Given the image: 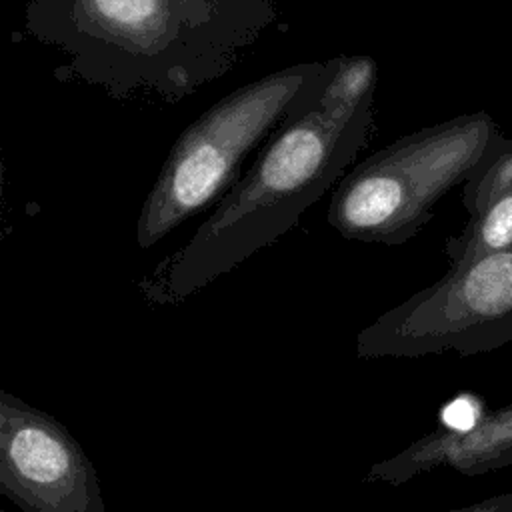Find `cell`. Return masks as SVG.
I'll use <instances>...</instances> for the list:
<instances>
[{
  "mask_svg": "<svg viewBox=\"0 0 512 512\" xmlns=\"http://www.w3.org/2000/svg\"><path fill=\"white\" fill-rule=\"evenodd\" d=\"M8 232H10V226H8V202H6V166L0 156V244L4 242Z\"/></svg>",
  "mask_w": 512,
  "mask_h": 512,
  "instance_id": "cell-12",
  "label": "cell"
},
{
  "mask_svg": "<svg viewBox=\"0 0 512 512\" xmlns=\"http://www.w3.org/2000/svg\"><path fill=\"white\" fill-rule=\"evenodd\" d=\"M372 108L374 102L356 110L314 106L288 120L188 242L138 282L142 296L160 306L180 304L292 230L350 170L370 136Z\"/></svg>",
  "mask_w": 512,
  "mask_h": 512,
  "instance_id": "cell-2",
  "label": "cell"
},
{
  "mask_svg": "<svg viewBox=\"0 0 512 512\" xmlns=\"http://www.w3.org/2000/svg\"><path fill=\"white\" fill-rule=\"evenodd\" d=\"M0 512H6V510H4V508H2V506H0Z\"/></svg>",
  "mask_w": 512,
  "mask_h": 512,
  "instance_id": "cell-14",
  "label": "cell"
},
{
  "mask_svg": "<svg viewBox=\"0 0 512 512\" xmlns=\"http://www.w3.org/2000/svg\"><path fill=\"white\" fill-rule=\"evenodd\" d=\"M508 246H512V190L470 216L458 234L448 236L444 254L450 264H464Z\"/></svg>",
  "mask_w": 512,
  "mask_h": 512,
  "instance_id": "cell-8",
  "label": "cell"
},
{
  "mask_svg": "<svg viewBox=\"0 0 512 512\" xmlns=\"http://www.w3.org/2000/svg\"><path fill=\"white\" fill-rule=\"evenodd\" d=\"M512 342V246L450 264L356 336L358 358L474 356Z\"/></svg>",
  "mask_w": 512,
  "mask_h": 512,
  "instance_id": "cell-5",
  "label": "cell"
},
{
  "mask_svg": "<svg viewBox=\"0 0 512 512\" xmlns=\"http://www.w3.org/2000/svg\"><path fill=\"white\" fill-rule=\"evenodd\" d=\"M276 20V0H28L22 24L66 58L58 80L178 104L226 76Z\"/></svg>",
  "mask_w": 512,
  "mask_h": 512,
  "instance_id": "cell-1",
  "label": "cell"
},
{
  "mask_svg": "<svg viewBox=\"0 0 512 512\" xmlns=\"http://www.w3.org/2000/svg\"><path fill=\"white\" fill-rule=\"evenodd\" d=\"M448 512H512V492H504L498 496H488L480 502L454 508Z\"/></svg>",
  "mask_w": 512,
  "mask_h": 512,
  "instance_id": "cell-11",
  "label": "cell"
},
{
  "mask_svg": "<svg viewBox=\"0 0 512 512\" xmlns=\"http://www.w3.org/2000/svg\"><path fill=\"white\" fill-rule=\"evenodd\" d=\"M326 62H300L260 76L206 108L172 144L136 220V244L156 246L180 224L212 208L252 154L288 120L316 106Z\"/></svg>",
  "mask_w": 512,
  "mask_h": 512,
  "instance_id": "cell-3",
  "label": "cell"
},
{
  "mask_svg": "<svg viewBox=\"0 0 512 512\" xmlns=\"http://www.w3.org/2000/svg\"><path fill=\"white\" fill-rule=\"evenodd\" d=\"M500 134L486 112L460 114L406 134L352 166L336 184L328 224L346 240L400 246L464 184Z\"/></svg>",
  "mask_w": 512,
  "mask_h": 512,
  "instance_id": "cell-4",
  "label": "cell"
},
{
  "mask_svg": "<svg viewBox=\"0 0 512 512\" xmlns=\"http://www.w3.org/2000/svg\"><path fill=\"white\" fill-rule=\"evenodd\" d=\"M512 466V400L478 412L466 426H440L372 464L366 482L406 484L432 470L480 476Z\"/></svg>",
  "mask_w": 512,
  "mask_h": 512,
  "instance_id": "cell-7",
  "label": "cell"
},
{
  "mask_svg": "<svg viewBox=\"0 0 512 512\" xmlns=\"http://www.w3.org/2000/svg\"><path fill=\"white\" fill-rule=\"evenodd\" d=\"M328 74L316 100L320 108L356 110L374 102L378 64L372 56H334L326 60Z\"/></svg>",
  "mask_w": 512,
  "mask_h": 512,
  "instance_id": "cell-9",
  "label": "cell"
},
{
  "mask_svg": "<svg viewBox=\"0 0 512 512\" xmlns=\"http://www.w3.org/2000/svg\"><path fill=\"white\" fill-rule=\"evenodd\" d=\"M0 496H6V498L12 500V492H10L8 484H6V480L2 478V474H0Z\"/></svg>",
  "mask_w": 512,
  "mask_h": 512,
  "instance_id": "cell-13",
  "label": "cell"
},
{
  "mask_svg": "<svg viewBox=\"0 0 512 512\" xmlns=\"http://www.w3.org/2000/svg\"><path fill=\"white\" fill-rule=\"evenodd\" d=\"M0 474L24 512H104L96 468L72 432L4 388Z\"/></svg>",
  "mask_w": 512,
  "mask_h": 512,
  "instance_id": "cell-6",
  "label": "cell"
},
{
  "mask_svg": "<svg viewBox=\"0 0 512 512\" xmlns=\"http://www.w3.org/2000/svg\"><path fill=\"white\" fill-rule=\"evenodd\" d=\"M508 190H512V136L500 132L464 180L462 206L474 216Z\"/></svg>",
  "mask_w": 512,
  "mask_h": 512,
  "instance_id": "cell-10",
  "label": "cell"
}]
</instances>
